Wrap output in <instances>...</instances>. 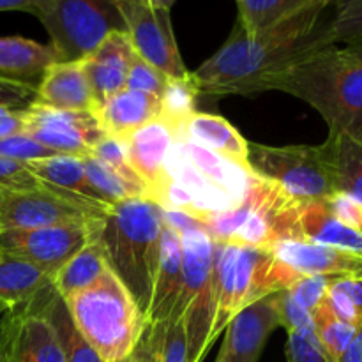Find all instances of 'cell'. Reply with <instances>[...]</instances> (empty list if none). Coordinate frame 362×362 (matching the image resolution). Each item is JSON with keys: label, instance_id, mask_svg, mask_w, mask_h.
I'll list each match as a JSON object with an SVG mask.
<instances>
[{"label": "cell", "instance_id": "6da1fadb", "mask_svg": "<svg viewBox=\"0 0 362 362\" xmlns=\"http://www.w3.org/2000/svg\"><path fill=\"white\" fill-rule=\"evenodd\" d=\"M329 6V0H311L303 11L253 37H247L235 23L225 45L197 71H191L198 94H258L265 80L334 46L324 14Z\"/></svg>", "mask_w": 362, "mask_h": 362}, {"label": "cell", "instance_id": "7a4b0ae2", "mask_svg": "<svg viewBox=\"0 0 362 362\" xmlns=\"http://www.w3.org/2000/svg\"><path fill=\"white\" fill-rule=\"evenodd\" d=\"M279 90L313 106L329 133L362 144V60L329 46L262 83L260 92Z\"/></svg>", "mask_w": 362, "mask_h": 362}, {"label": "cell", "instance_id": "3957f363", "mask_svg": "<svg viewBox=\"0 0 362 362\" xmlns=\"http://www.w3.org/2000/svg\"><path fill=\"white\" fill-rule=\"evenodd\" d=\"M161 232V209L147 198H133L113 205L103 221L101 243L106 260L133 296L144 320L159 265Z\"/></svg>", "mask_w": 362, "mask_h": 362}, {"label": "cell", "instance_id": "277c9868", "mask_svg": "<svg viewBox=\"0 0 362 362\" xmlns=\"http://www.w3.org/2000/svg\"><path fill=\"white\" fill-rule=\"evenodd\" d=\"M64 304L103 362H122L133 356L147 331L133 296L110 267L94 285L64 299Z\"/></svg>", "mask_w": 362, "mask_h": 362}, {"label": "cell", "instance_id": "5b68a950", "mask_svg": "<svg viewBox=\"0 0 362 362\" xmlns=\"http://www.w3.org/2000/svg\"><path fill=\"white\" fill-rule=\"evenodd\" d=\"M296 207L278 184L253 177L243 200L211 216L204 226L216 243L271 251L278 240L292 237Z\"/></svg>", "mask_w": 362, "mask_h": 362}, {"label": "cell", "instance_id": "8992f818", "mask_svg": "<svg viewBox=\"0 0 362 362\" xmlns=\"http://www.w3.org/2000/svg\"><path fill=\"white\" fill-rule=\"evenodd\" d=\"M184 285L173 322L182 320L187 362H202L211 349L216 317V243L205 226L180 233ZM172 322V324H173Z\"/></svg>", "mask_w": 362, "mask_h": 362}, {"label": "cell", "instance_id": "52a82bcc", "mask_svg": "<svg viewBox=\"0 0 362 362\" xmlns=\"http://www.w3.org/2000/svg\"><path fill=\"white\" fill-rule=\"evenodd\" d=\"M32 14L49 35L53 62H81L115 30H126L115 0H35Z\"/></svg>", "mask_w": 362, "mask_h": 362}, {"label": "cell", "instance_id": "ba28073f", "mask_svg": "<svg viewBox=\"0 0 362 362\" xmlns=\"http://www.w3.org/2000/svg\"><path fill=\"white\" fill-rule=\"evenodd\" d=\"M247 166L255 177L274 182L297 204L327 200L336 194L322 145L247 144Z\"/></svg>", "mask_w": 362, "mask_h": 362}, {"label": "cell", "instance_id": "9c48e42d", "mask_svg": "<svg viewBox=\"0 0 362 362\" xmlns=\"http://www.w3.org/2000/svg\"><path fill=\"white\" fill-rule=\"evenodd\" d=\"M267 260L269 251L216 243V317L211 345H214L237 313L269 296L265 288Z\"/></svg>", "mask_w": 362, "mask_h": 362}, {"label": "cell", "instance_id": "30bf717a", "mask_svg": "<svg viewBox=\"0 0 362 362\" xmlns=\"http://www.w3.org/2000/svg\"><path fill=\"white\" fill-rule=\"evenodd\" d=\"M133 52L170 80H186L191 71L177 45L170 11L172 0H115Z\"/></svg>", "mask_w": 362, "mask_h": 362}, {"label": "cell", "instance_id": "8fae6325", "mask_svg": "<svg viewBox=\"0 0 362 362\" xmlns=\"http://www.w3.org/2000/svg\"><path fill=\"white\" fill-rule=\"evenodd\" d=\"M81 198L53 187L0 193V230H30L90 223L105 218Z\"/></svg>", "mask_w": 362, "mask_h": 362}, {"label": "cell", "instance_id": "7c38bea8", "mask_svg": "<svg viewBox=\"0 0 362 362\" xmlns=\"http://www.w3.org/2000/svg\"><path fill=\"white\" fill-rule=\"evenodd\" d=\"M103 221L105 218L80 225L0 230V251L25 258L53 276L73 255L101 233Z\"/></svg>", "mask_w": 362, "mask_h": 362}, {"label": "cell", "instance_id": "4fadbf2b", "mask_svg": "<svg viewBox=\"0 0 362 362\" xmlns=\"http://www.w3.org/2000/svg\"><path fill=\"white\" fill-rule=\"evenodd\" d=\"M23 134L55 154L85 158L106 136L98 113L66 112L32 101L23 108Z\"/></svg>", "mask_w": 362, "mask_h": 362}, {"label": "cell", "instance_id": "5bb4252c", "mask_svg": "<svg viewBox=\"0 0 362 362\" xmlns=\"http://www.w3.org/2000/svg\"><path fill=\"white\" fill-rule=\"evenodd\" d=\"M0 362H66L37 297L0 318Z\"/></svg>", "mask_w": 362, "mask_h": 362}, {"label": "cell", "instance_id": "9a60e30c", "mask_svg": "<svg viewBox=\"0 0 362 362\" xmlns=\"http://www.w3.org/2000/svg\"><path fill=\"white\" fill-rule=\"evenodd\" d=\"M281 327L276 293L265 296L244 308L225 329L221 362H258L269 336Z\"/></svg>", "mask_w": 362, "mask_h": 362}, {"label": "cell", "instance_id": "2e32d148", "mask_svg": "<svg viewBox=\"0 0 362 362\" xmlns=\"http://www.w3.org/2000/svg\"><path fill=\"white\" fill-rule=\"evenodd\" d=\"M272 255L299 276H325L331 279H362V253L318 246L303 239H281Z\"/></svg>", "mask_w": 362, "mask_h": 362}, {"label": "cell", "instance_id": "e0dca14e", "mask_svg": "<svg viewBox=\"0 0 362 362\" xmlns=\"http://www.w3.org/2000/svg\"><path fill=\"white\" fill-rule=\"evenodd\" d=\"M177 140V131L166 120L156 119L122 138L127 161L156 202L166 180V158Z\"/></svg>", "mask_w": 362, "mask_h": 362}, {"label": "cell", "instance_id": "ac0fdd59", "mask_svg": "<svg viewBox=\"0 0 362 362\" xmlns=\"http://www.w3.org/2000/svg\"><path fill=\"white\" fill-rule=\"evenodd\" d=\"M182 246L180 237L163 225L159 265L152 285L151 304L145 315V329H158L172 324L182 296Z\"/></svg>", "mask_w": 362, "mask_h": 362}, {"label": "cell", "instance_id": "d6986e66", "mask_svg": "<svg viewBox=\"0 0 362 362\" xmlns=\"http://www.w3.org/2000/svg\"><path fill=\"white\" fill-rule=\"evenodd\" d=\"M34 103L66 112L98 113L99 110V103L81 62H53L46 67L35 88Z\"/></svg>", "mask_w": 362, "mask_h": 362}, {"label": "cell", "instance_id": "ffe728a7", "mask_svg": "<svg viewBox=\"0 0 362 362\" xmlns=\"http://www.w3.org/2000/svg\"><path fill=\"white\" fill-rule=\"evenodd\" d=\"M133 57L134 52L127 32L115 30L95 48V52L81 60L99 106L106 98L126 88Z\"/></svg>", "mask_w": 362, "mask_h": 362}, {"label": "cell", "instance_id": "44dd1931", "mask_svg": "<svg viewBox=\"0 0 362 362\" xmlns=\"http://www.w3.org/2000/svg\"><path fill=\"white\" fill-rule=\"evenodd\" d=\"M292 239L362 253V226L349 225L336 218L324 200L297 204Z\"/></svg>", "mask_w": 362, "mask_h": 362}, {"label": "cell", "instance_id": "7402d4cb", "mask_svg": "<svg viewBox=\"0 0 362 362\" xmlns=\"http://www.w3.org/2000/svg\"><path fill=\"white\" fill-rule=\"evenodd\" d=\"M161 117V99L145 92L122 88L101 103L98 119L108 136L122 140L133 131Z\"/></svg>", "mask_w": 362, "mask_h": 362}, {"label": "cell", "instance_id": "603a6c76", "mask_svg": "<svg viewBox=\"0 0 362 362\" xmlns=\"http://www.w3.org/2000/svg\"><path fill=\"white\" fill-rule=\"evenodd\" d=\"M177 138H186L250 172V166H247L250 141L223 117L214 115V113L194 112L177 131Z\"/></svg>", "mask_w": 362, "mask_h": 362}, {"label": "cell", "instance_id": "cb8c5ba5", "mask_svg": "<svg viewBox=\"0 0 362 362\" xmlns=\"http://www.w3.org/2000/svg\"><path fill=\"white\" fill-rule=\"evenodd\" d=\"M25 165L45 186L62 191L71 197L81 198L105 214L112 211V205L103 200L101 194L94 189L88 180L81 158L57 154L52 158L35 159V161L25 163Z\"/></svg>", "mask_w": 362, "mask_h": 362}, {"label": "cell", "instance_id": "d4e9b609", "mask_svg": "<svg viewBox=\"0 0 362 362\" xmlns=\"http://www.w3.org/2000/svg\"><path fill=\"white\" fill-rule=\"evenodd\" d=\"M52 64L49 46L20 35L0 37V81L25 85L35 90L46 67Z\"/></svg>", "mask_w": 362, "mask_h": 362}, {"label": "cell", "instance_id": "484cf974", "mask_svg": "<svg viewBox=\"0 0 362 362\" xmlns=\"http://www.w3.org/2000/svg\"><path fill=\"white\" fill-rule=\"evenodd\" d=\"M52 286V276L25 258L0 251V304L6 310L23 306Z\"/></svg>", "mask_w": 362, "mask_h": 362}, {"label": "cell", "instance_id": "4316f807", "mask_svg": "<svg viewBox=\"0 0 362 362\" xmlns=\"http://www.w3.org/2000/svg\"><path fill=\"white\" fill-rule=\"evenodd\" d=\"M331 170L336 193L350 197L362 205V144L345 134L329 133L322 144Z\"/></svg>", "mask_w": 362, "mask_h": 362}, {"label": "cell", "instance_id": "83f0119b", "mask_svg": "<svg viewBox=\"0 0 362 362\" xmlns=\"http://www.w3.org/2000/svg\"><path fill=\"white\" fill-rule=\"evenodd\" d=\"M108 267L105 246H103L101 233H99L52 276L53 292L62 300L67 299L73 293L94 285L99 276Z\"/></svg>", "mask_w": 362, "mask_h": 362}, {"label": "cell", "instance_id": "f1b7e54d", "mask_svg": "<svg viewBox=\"0 0 362 362\" xmlns=\"http://www.w3.org/2000/svg\"><path fill=\"white\" fill-rule=\"evenodd\" d=\"M37 299L42 311L48 317L49 324L55 329L66 362H103L98 352L88 345L87 339L81 336L76 325L73 324L66 304L53 292L52 286L39 293Z\"/></svg>", "mask_w": 362, "mask_h": 362}, {"label": "cell", "instance_id": "f546056e", "mask_svg": "<svg viewBox=\"0 0 362 362\" xmlns=\"http://www.w3.org/2000/svg\"><path fill=\"white\" fill-rule=\"evenodd\" d=\"M310 2L311 0H239L237 25L247 37H253L303 11Z\"/></svg>", "mask_w": 362, "mask_h": 362}, {"label": "cell", "instance_id": "4dcf8cb0", "mask_svg": "<svg viewBox=\"0 0 362 362\" xmlns=\"http://www.w3.org/2000/svg\"><path fill=\"white\" fill-rule=\"evenodd\" d=\"M81 161H83L85 173H87L94 189L112 207L120 204V202L133 200V198H147V200H151L147 186L141 180L127 179V177L120 175L115 170L106 166L105 163L98 161L92 156H85V158H81Z\"/></svg>", "mask_w": 362, "mask_h": 362}, {"label": "cell", "instance_id": "1f68e13d", "mask_svg": "<svg viewBox=\"0 0 362 362\" xmlns=\"http://www.w3.org/2000/svg\"><path fill=\"white\" fill-rule=\"evenodd\" d=\"M311 317H313L315 332H317V339L320 343L325 359L329 362H338L339 357L345 354V350L352 343L357 329L339 320L325 300L317 308V311Z\"/></svg>", "mask_w": 362, "mask_h": 362}, {"label": "cell", "instance_id": "d6a6232c", "mask_svg": "<svg viewBox=\"0 0 362 362\" xmlns=\"http://www.w3.org/2000/svg\"><path fill=\"white\" fill-rule=\"evenodd\" d=\"M325 303L339 320L362 329V279H332Z\"/></svg>", "mask_w": 362, "mask_h": 362}, {"label": "cell", "instance_id": "836d02e7", "mask_svg": "<svg viewBox=\"0 0 362 362\" xmlns=\"http://www.w3.org/2000/svg\"><path fill=\"white\" fill-rule=\"evenodd\" d=\"M198 90L194 87L193 80H170L168 87L161 95V117L159 119L166 120L175 131L180 129L184 122L193 115L197 110Z\"/></svg>", "mask_w": 362, "mask_h": 362}, {"label": "cell", "instance_id": "e575fe53", "mask_svg": "<svg viewBox=\"0 0 362 362\" xmlns=\"http://www.w3.org/2000/svg\"><path fill=\"white\" fill-rule=\"evenodd\" d=\"M336 9L334 16L329 20V37L336 42H352L362 39V0H343L332 4Z\"/></svg>", "mask_w": 362, "mask_h": 362}, {"label": "cell", "instance_id": "d590c367", "mask_svg": "<svg viewBox=\"0 0 362 362\" xmlns=\"http://www.w3.org/2000/svg\"><path fill=\"white\" fill-rule=\"evenodd\" d=\"M148 339L154 349L156 362H187V339L182 320L151 329Z\"/></svg>", "mask_w": 362, "mask_h": 362}, {"label": "cell", "instance_id": "8d00e7d4", "mask_svg": "<svg viewBox=\"0 0 362 362\" xmlns=\"http://www.w3.org/2000/svg\"><path fill=\"white\" fill-rule=\"evenodd\" d=\"M276 306H278L279 324L286 332H296L303 338L310 339L311 343L320 346L317 339V332H315V322L310 313L303 310L296 300L290 297L286 290L276 292Z\"/></svg>", "mask_w": 362, "mask_h": 362}, {"label": "cell", "instance_id": "74e56055", "mask_svg": "<svg viewBox=\"0 0 362 362\" xmlns=\"http://www.w3.org/2000/svg\"><path fill=\"white\" fill-rule=\"evenodd\" d=\"M168 81L170 78H166L161 71L152 67L151 64H147L144 59H140V57L134 53L133 60H131L129 73H127L126 88L158 95V98L161 99L163 92L168 87Z\"/></svg>", "mask_w": 362, "mask_h": 362}, {"label": "cell", "instance_id": "f35d334b", "mask_svg": "<svg viewBox=\"0 0 362 362\" xmlns=\"http://www.w3.org/2000/svg\"><path fill=\"white\" fill-rule=\"evenodd\" d=\"M332 279L325 276H300L286 292L306 313L313 315L327 296V288Z\"/></svg>", "mask_w": 362, "mask_h": 362}, {"label": "cell", "instance_id": "ab89813d", "mask_svg": "<svg viewBox=\"0 0 362 362\" xmlns=\"http://www.w3.org/2000/svg\"><path fill=\"white\" fill-rule=\"evenodd\" d=\"M57 156L49 148L42 147L37 141L32 138L20 134V136H11L2 138L0 140V159H11V161H20V163H30L35 159H45Z\"/></svg>", "mask_w": 362, "mask_h": 362}, {"label": "cell", "instance_id": "60d3db41", "mask_svg": "<svg viewBox=\"0 0 362 362\" xmlns=\"http://www.w3.org/2000/svg\"><path fill=\"white\" fill-rule=\"evenodd\" d=\"M45 186L25 163L0 159V191H30Z\"/></svg>", "mask_w": 362, "mask_h": 362}, {"label": "cell", "instance_id": "b9f144b4", "mask_svg": "<svg viewBox=\"0 0 362 362\" xmlns=\"http://www.w3.org/2000/svg\"><path fill=\"white\" fill-rule=\"evenodd\" d=\"M286 362H329L318 345L296 332H286Z\"/></svg>", "mask_w": 362, "mask_h": 362}, {"label": "cell", "instance_id": "7bdbcfd3", "mask_svg": "<svg viewBox=\"0 0 362 362\" xmlns=\"http://www.w3.org/2000/svg\"><path fill=\"white\" fill-rule=\"evenodd\" d=\"M35 90L30 87L9 81H0V106H9V108H25L34 101Z\"/></svg>", "mask_w": 362, "mask_h": 362}, {"label": "cell", "instance_id": "ee69618b", "mask_svg": "<svg viewBox=\"0 0 362 362\" xmlns=\"http://www.w3.org/2000/svg\"><path fill=\"white\" fill-rule=\"evenodd\" d=\"M23 134V108L0 106V140Z\"/></svg>", "mask_w": 362, "mask_h": 362}, {"label": "cell", "instance_id": "f6af8a7d", "mask_svg": "<svg viewBox=\"0 0 362 362\" xmlns=\"http://www.w3.org/2000/svg\"><path fill=\"white\" fill-rule=\"evenodd\" d=\"M338 362H362V329L356 332L352 343L345 350V354L339 357Z\"/></svg>", "mask_w": 362, "mask_h": 362}, {"label": "cell", "instance_id": "bcb514c9", "mask_svg": "<svg viewBox=\"0 0 362 362\" xmlns=\"http://www.w3.org/2000/svg\"><path fill=\"white\" fill-rule=\"evenodd\" d=\"M35 0H0V13H7V11H23V13H30L34 9Z\"/></svg>", "mask_w": 362, "mask_h": 362}, {"label": "cell", "instance_id": "7dc6e473", "mask_svg": "<svg viewBox=\"0 0 362 362\" xmlns=\"http://www.w3.org/2000/svg\"><path fill=\"white\" fill-rule=\"evenodd\" d=\"M136 359H138V362H156L154 349H152V343L148 338H147V341L138 345Z\"/></svg>", "mask_w": 362, "mask_h": 362}, {"label": "cell", "instance_id": "c3c4849f", "mask_svg": "<svg viewBox=\"0 0 362 362\" xmlns=\"http://www.w3.org/2000/svg\"><path fill=\"white\" fill-rule=\"evenodd\" d=\"M343 49H345V52L349 53V55H352V57H356V59L362 60V39H361V41L352 42V45L343 46Z\"/></svg>", "mask_w": 362, "mask_h": 362}, {"label": "cell", "instance_id": "681fc988", "mask_svg": "<svg viewBox=\"0 0 362 362\" xmlns=\"http://www.w3.org/2000/svg\"><path fill=\"white\" fill-rule=\"evenodd\" d=\"M122 362H138V359H136V352H134L133 356H129V357H127V359H124Z\"/></svg>", "mask_w": 362, "mask_h": 362}, {"label": "cell", "instance_id": "f907efd6", "mask_svg": "<svg viewBox=\"0 0 362 362\" xmlns=\"http://www.w3.org/2000/svg\"><path fill=\"white\" fill-rule=\"evenodd\" d=\"M6 311H7L6 306H2V304H0V318H2V315L6 313Z\"/></svg>", "mask_w": 362, "mask_h": 362}, {"label": "cell", "instance_id": "816d5d0a", "mask_svg": "<svg viewBox=\"0 0 362 362\" xmlns=\"http://www.w3.org/2000/svg\"><path fill=\"white\" fill-rule=\"evenodd\" d=\"M216 362H221V359H219V357H218V359H216Z\"/></svg>", "mask_w": 362, "mask_h": 362}, {"label": "cell", "instance_id": "f5cc1de1", "mask_svg": "<svg viewBox=\"0 0 362 362\" xmlns=\"http://www.w3.org/2000/svg\"><path fill=\"white\" fill-rule=\"evenodd\" d=\"M0 193H2V191H0Z\"/></svg>", "mask_w": 362, "mask_h": 362}]
</instances>
